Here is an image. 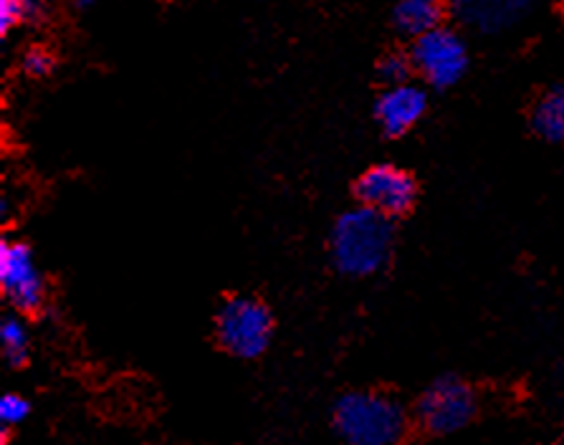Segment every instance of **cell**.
I'll return each mask as SVG.
<instances>
[{"label": "cell", "instance_id": "obj_9", "mask_svg": "<svg viewBox=\"0 0 564 445\" xmlns=\"http://www.w3.org/2000/svg\"><path fill=\"white\" fill-rule=\"evenodd\" d=\"M443 0H398L395 23L403 33L421 36V33L441 25Z\"/></svg>", "mask_w": 564, "mask_h": 445}, {"label": "cell", "instance_id": "obj_13", "mask_svg": "<svg viewBox=\"0 0 564 445\" xmlns=\"http://www.w3.org/2000/svg\"><path fill=\"white\" fill-rule=\"evenodd\" d=\"M413 58L405 54H388L380 62V76L382 82L392 87V84H405L410 79V72H413Z\"/></svg>", "mask_w": 564, "mask_h": 445}, {"label": "cell", "instance_id": "obj_11", "mask_svg": "<svg viewBox=\"0 0 564 445\" xmlns=\"http://www.w3.org/2000/svg\"><path fill=\"white\" fill-rule=\"evenodd\" d=\"M0 352H3V359L11 367H23L25 359H29V329H25L19 316H6L0 322Z\"/></svg>", "mask_w": 564, "mask_h": 445}, {"label": "cell", "instance_id": "obj_3", "mask_svg": "<svg viewBox=\"0 0 564 445\" xmlns=\"http://www.w3.org/2000/svg\"><path fill=\"white\" fill-rule=\"evenodd\" d=\"M273 334V316L267 304L251 296H234L216 316L218 345L238 359H256L267 352Z\"/></svg>", "mask_w": 564, "mask_h": 445}, {"label": "cell", "instance_id": "obj_16", "mask_svg": "<svg viewBox=\"0 0 564 445\" xmlns=\"http://www.w3.org/2000/svg\"><path fill=\"white\" fill-rule=\"evenodd\" d=\"M72 3L79 8V11H87V8L94 3V0H72Z\"/></svg>", "mask_w": 564, "mask_h": 445}, {"label": "cell", "instance_id": "obj_12", "mask_svg": "<svg viewBox=\"0 0 564 445\" xmlns=\"http://www.w3.org/2000/svg\"><path fill=\"white\" fill-rule=\"evenodd\" d=\"M44 0H0V31L8 33L13 25L39 19Z\"/></svg>", "mask_w": 564, "mask_h": 445}, {"label": "cell", "instance_id": "obj_15", "mask_svg": "<svg viewBox=\"0 0 564 445\" xmlns=\"http://www.w3.org/2000/svg\"><path fill=\"white\" fill-rule=\"evenodd\" d=\"M23 68H25V74L36 76L39 79V76H46L51 68H54V56H51L46 48L36 46L23 56Z\"/></svg>", "mask_w": 564, "mask_h": 445}, {"label": "cell", "instance_id": "obj_10", "mask_svg": "<svg viewBox=\"0 0 564 445\" xmlns=\"http://www.w3.org/2000/svg\"><path fill=\"white\" fill-rule=\"evenodd\" d=\"M534 132L546 142L564 140V87H554L536 101L532 111Z\"/></svg>", "mask_w": 564, "mask_h": 445}, {"label": "cell", "instance_id": "obj_7", "mask_svg": "<svg viewBox=\"0 0 564 445\" xmlns=\"http://www.w3.org/2000/svg\"><path fill=\"white\" fill-rule=\"evenodd\" d=\"M355 195L360 205L382 213L388 218L405 216L417 198L415 177L392 165H378L357 180Z\"/></svg>", "mask_w": 564, "mask_h": 445}, {"label": "cell", "instance_id": "obj_14", "mask_svg": "<svg viewBox=\"0 0 564 445\" xmlns=\"http://www.w3.org/2000/svg\"><path fill=\"white\" fill-rule=\"evenodd\" d=\"M31 413V405L21 395H6L0 400V423L3 427L21 425Z\"/></svg>", "mask_w": 564, "mask_h": 445}, {"label": "cell", "instance_id": "obj_5", "mask_svg": "<svg viewBox=\"0 0 564 445\" xmlns=\"http://www.w3.org/2000/svg\"><path fill=\"white\" fill-rule=\"evenodd\" d=\"M410 58H413L415 72L435 89H448L458 84L468 68L466 44L456 33L441 29V25L415 36Z\"/></svg>", "mask_w": 564, "mask_h": 445}, {"label": "cell", "instance_id": "obj_8", "mask_svg": "<svg viewBox=\"0 0 564 445\" xmlns=\"http://www.w3.org/2000/svg\"><path fill=\"white\" fill-rule=\"evenodd\" d=\"M425 107H429V97L421 87L415 84H392V87L384 89L378 99V107H375V115H378V122L384 134L390 137H403L405 132L413 130V127L421 122L425 115Z\"/></svg>", "mask_w": 564, "mask_h": 445}, {"label": "cell", "instance_id": "obj_4", "mask_svg": "<svg viewBox=\"0 0 564 445\" xmlns=\"http://www.w3.org/2000/svg\"><path fill=\"white\" fill-rule=\"evenodd\" d=\"M415 415L417 425L429 435H451L464 431L476 415V395L471 384L458 378L435 380L417 400Z\"/></svg>", "mask_w": 564, "mask_h": 445}, {"label": "cell", "instance_id": "obj_1", "mask_svg": "<svg viewBox=\"0 0 564 445\" xmlns=\"http://www.w3.org/2000/svg\"><path fill=\"white\" fill-rule=\"evenodd\" d=\"M329 248L339 273L352 279L375 276L392 253L390 218L367 205H357L335 223Z\"/></svg>", "mask_w": 564, "mask_h": 445}, {"label": "cell", "instance_id": "obj_2", "mask_svg": "<svg viewBox=\"0 0 564 445\" xmlns=\"http://www.w3.org/2000/svg\"><path fill=\"white\" fill-rule=\"evenodd\" d=\"M332 423L339 438L352 445H392L408 433L403 405L382 392H349L339 398Z\"/></svg>", "mask_w": 564, "mask_h": 445}, {"label": "cell", "instance_id": "obj_6", "mask_svg": "<svg viewBox=\"0 0 564 445\" xmlns=\"http://www.w3.org/2000/svg\"><path fill=\"white\" fill-rule=\"evenodd\" d=\"M0 291L15 312L36 314L44 306V276L25 243H0Z\"/></svg>", "mask_w": 564, "mask_h": 445}]
</instances>
